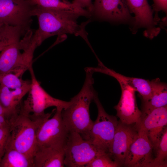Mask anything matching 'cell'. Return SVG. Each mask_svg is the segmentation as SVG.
I'll use <instances>...</instances> for the list:
<instances>
[{
	"label": "cell",
	"mask_w": 167,
	"mask_h": 167,
	"mask_svg": "<svg viewBox=\"0 0 167 167\" xmlns=\"http://www.w3.org/2000/svg\"><path fill=\"white\" fill-rule=\"evenodd\" d=\"M32 13L37 17L39 22L38 28L34 34L38 46L50 36L66 34L80 36L88 41L85 27L90 21L79 24L77 19L81 16L76 13L36 5L33 6Z\"/></svg>",
	"instance_id": "6da1fadb"
},
{
	"label": "cell",
	"mask_w": 167,
	"mask_h": 167,
	"mask_svg": "<svg viewBox=\"0 0 167 167\" xmlns=\"http://www.w3.org/2000/svg\"><path fill=\"white\" fill-rule=\"evenodd\" d=\"M85 70L86 78L82 88L71 99L69 105L62 110L61 115L69 131L77 132L86 139L93 124L89 108L96 91L93 87V73L88 67Z\"/></svg>",
	"instance_id": "7a4b0ae2"
},
{
	"label": "cell",
	"mask_w": 167,
	"mask_h": 167,
	"mask_svg": "<svg viewBox=\"0 0 167 167\" xmlns=\"http://www.w3.org/2000/svg\"><path fill=\"white\" fill-rule=\"evenodd\" d=\"M28 70L31 78V87L27 99L20 105V112L28 115L34 121L43 120L49 118L52 113H45V111L47 108L54 106L63 109L69 105L70 101L55 98L42 88L36 77L32 65Z\"/></svg>",
	"instance_id": "3957f363"
},
{
	"label": "cell",
	"mask_w": 167,
	"mask_h": 167,
	"mask_svg": "<svg viewBox=\"0 0 167 167\" xmlns=\"http://www.w3.org/2000/svg\"><path fill=\"white\" fill-rule=\"evenodd\" d=\"M46 120L34 121L19 110L11 126L10 135L7 147L17 150L33 161L37 148V129Z\"/></svg>",
	"instance_id": "277c9868"
},
{
	"label": "cell",
	"mask_w": 167,
	"mask_h": 167,
	"mask_svg": "<svg viewBox=\"0 0 167 167\" xmlns=\"http://www.w3.org/2000/svg\"><path fill=\"white\" fill-rule=\"evenodd\" d=\"M93 101L96 105L98 115L96 120L93 122L86 140L98 149L108 152L118 121L115 116L110 115L106 112L96 92Z\"/></svg>",
	"instance_id": "5b68a950"
},
{
	"label": "cell",
	"mask_w": 167,
	"mask_h": 167,
	"mask_svg": "<svg viewBox=\"0 0 167 167\" xmlns=\"http://www.w3.org/2000/svg\"><path fill=\"white\" fill-rule=\"evenodd\" d=\"M63 150L64 164L68 167H85L95 157L105 152L98 149L74 131H69Z\"/></svg>",
	"instance_id": "8992f818"
},
{
	"label": "cell",
	"mask_w": 167,
	"mask_h": 167,
	"mask_svg": "<svg viewBox=\"0 0 167 167\" xmlns=\"http://www.w3.org/2000/svg\"><path fill=\"white\" fill-rule=\"evenodd\" d=\"M130 13L134 14L130 28L133 34L139 28L144 29L146 37L153 39L159 33L161 28L158 26L161 20L153 15V10L147 0H125Z\"/></svg>",
	"instance_id": "52a82bcc"
},
{
	"label": "cell",
	"mask_w": 167,
	"mask_h": 167,
	"mask_svg": "<svg viewBox=\"0 0 167 167\" xmlns=\"http://www.w3.org/2000/svg\"><path fill=\"white\" fill-rule=\"evenodd\" d=\"M62 109L56 108L53 116L38 127L36 134L37 147L63 148L69 131L62 117Z\"/></svg>",
	"instance_id": "ba28073f"
},
{
	"label": "cell",
	"mask_w": 167,
	"mask_h": 167,
	"mask_svg": "<svg viewBox=\"0 0 167 167\" xmlns=\"http://www.w3.org/2000/svg\"><path fill=\"white\" fill-rule=\"evenodd\" d=\"M33 6L26 0H0V23L30 29Z\"/></svg>",
	"instance_id": "9c48e42d"
},
{
	"label": "cell",
	"mask_w": 167,
	"mask_h": 167,
	"mask_svg": "<svg viewBox=\"0 0 167 167\" xmlns=\"http://www.w3.org/2000/svg\"><path fill=\"white\" fill-rule=\"evenodd\" d=\"M98 19L116 23H130L131 15L125 0H94L92 15Z\"/></svg>",
	"instance_id": "30bf717a"
},
{
	"label": "cell",
	"mask_w": 167,
	"mask_h": 167,
	"mask_svg": "<svg viewBox=\"0 0 167 167\" xmlns=\"http://www.w3.org/2000/svg\"><path fill=\"white\" fill-rule=\"evenodd\" d=\"M138 135L135 124L129 125L118 121L107 153L119 166H123L129 147Z\"/></svg>",
	"instance_id": "8fae6325"
},
{
	"label": "cell",
	"mask_w": 167,
	"mask_h": 167,
	"mask_svg": "<svg viewBox=\"0 0 167 167\" xmlns=\"http://www.w3.org/2000/svg\"><path fill=\"white\" fill-rule=\"evenodd\" d=\"M137 128L138 135L129 147L123 166L151 167L154 159L152 145L146 133Z\"/></svg>",
	"instance_id": "7c38bea8"
},
{
	"label": "cell",
	"mask_w": 167,
	"mask_h": 167,
	"mask_svg": "<svg viewBox=\"0 0 167 167\" xmlns=\"http://www.w3.org/2000/svg\"><path fill=\"white\" fill-rule=\"evenodd\" d=\"M167 124V106L142 113L136 127L145 131L155 150Z\"/></svg>",
	"instance_id": "4fadbf2b"
},
{
	"label": "cell",
	"mask_w": 167,
	"mask_h": 167,
	"mask_svg": "<svg viewBox=\"0 0 167 167\" xmlns=\"http://www.w3.org/2000/svg\"><path fill=\"white\" fill-rule=\"evenodd\" d=\"M20 39L7 46L0 52V73H14L22 77L30 67L24 53H21Z\"/></svg>",
	"instance_id": "5bb4252c"
},
{
	"label": "cell",
	"mask_w": 167,
	"mask_h": 167,
	"mask_svg": "<svg viewBox=\"0 0 167 167\" xmlns=\"http://www.w3.org/2000/svg\"><path fill=\"white\" fill-rule=\"evenodd\" d=\"M118 82L121 87V94L118 103L114 107L117 111V116L123 123L136 124L139 122L142 114L137 105L136 91L123 82Z\"/></svg>",
	"instance_id": "9a60e30c"
},
{
	"label": "cell",
	"mask_w": 167,
	"mask_h": 167,
	"mask_svg": "<svg viewBox=\"0 0 167 167\" xmlns=\"http://www.w3.org/2000/svg\"><path fill=\"white\" fill-rule=\"evenodd\" d=\"M98 60L97 66L89 67V69L93 72H100L109 75L115 78L118 82H122L131 86L139 93L142 101H145L150 99L152 90L151 81L122 75L107 68L99 59H98Z\"/></svg>",
	"instance_id": "2e32d148"
},
{
	"label": "cell",
	"mask_w": 167,
	"mask_h": 167,
	"mask_svg": "<svg viewBox=\"0 0 167 167\" xmlns=\"http://www.w3.org/2000/svg\"><path fill=\"white\" fill-rule=\"evenodd\" d=\"M63 148L37 147L33 158V167H65Z\"/></svg>",
	"instance_id": "e0dca14e"
},
{
	"label": "cell",
	"mask_w": 167,
	"mask_h": 167,
	"mask_svg": "<svg viewBox=\"0 0 167 167\" xmlns=\"http://www.w3.org/2000/svg\"><path fill=\"white\" fill-rule=\"evenodd\" d=\"M31 83L19 88L12 89L0 84V102L13 116L18 115L21 101L30 90Z\"/></svg>",
	"instance_id": "ac0fdd59"
},
{
	"label": "cell",
	"mask_w": 167,
	"mask_h": 167,
	"mask_svg": "<svg viewBox=\"0 0 167 167\" xmlns=\"http://www.w3.org/2000/svg\"><path fill=\"white\" fill-rule=\"evenodd\" d=\"M152 90L151 97L148 101H142V113L167 106V85L157 78L151 80Z\"/></svg>",
	"instance_id": "d6986e66"
},
{
	"label": "cell",
	"mask_w": 167,
	"mask_h": 167,
	"mask_svg": "<svg viewBox=\"0 0 167 167\" xmlns=\"http://www.w3.org/2000/svg\"><path fill=\"white\" fill-rule=\"evenodd\" d=\"M32 6L64 10L76 13L81 16L90 17L91 13L75 3L67 0H26Z\"/></svg>",
	"instance_id": "ffe728a7"
},
{
	"label": "cell",
	"mask_w": 167,
	"mask_h": 167,
	"mask_svg": "<svg viewBox=\"0 0 167 167\" xmlns=\"http://www.w3.org/2000/svg\"><path fill=\"white\" fill-rule=\"evenodd\" d=\"M0 167H33V161L17 150L7 147Z\"/></svg>",
	"instance_id": "44dd1931"
},
{
	"label": "cell",
	"mask_w": 167,
	"mask_h": 167,
	"mask_svg": "<svg viewBox=\"0 0 167 167\" xmlns=\"http://www.w3.org/2000/svg\"><path fill=\"white\" fill-rule=\"evenodd\" d=\"M156 156L154 158L151 167H167V128L164 129L155 150Z\"/></svg>",
	"instance_id": "7402d4cb"
},
{
	"label": "cell",
	"mask_w": 167,
	"mask_h": 167,
	"mask_svg": "<svg viewBox=\"0 0 167 167\" xmlns=\"http://www.w3.org/2000/svg\"><path fill=\"white\" fill-rule=\"evenodd\" d=\"M30 82L23 80L22 77L13 73H0V84L10 89L19 88Z\"/></svg>",
	"instance_id": "603a6c76"
},
{
	"label": "cell",
	"mask_w": 167,
	"mask_h": 167,
	"mask_svg": "<svg viewBox=\"0 0 167 167\" xmlns=\"http://www.w3.org/2000/svg\"><path fill=\"white\" fill-rule=\"evenodd\" d=\"M85 167H117L119 165L105 152L99 155L86 165Z\"/></svg>",
	"instance_id": "cb8c5ba5"
},
{
	"label": "cell",
	"mask_w": 167,
	"mask_h": 167,
	"mask_svg": "<svg viewBox=\"0 0 167 167\" xmlns=\"http://www.w3.org/2000/svg\"><path fill=\"white\" fill-rule=\"evenodd\" d=\"M10 135V128H0V164L5 152Z\"/></svg>",
	"instance_id": "d4e9b609"
},
{
	"label": "cell",
	"mask_w": 167,
	"mask_h": 167,
	"mask_svg": "<svg viewBox=\"0 0 167 167\" xmlns=\"http://www.w3.org/2000/svg\"><path fill=\"white\" fill-rule=\"evenodd\" d=\"M153 1V9L155 12V15L158 17L156 14L160 11H162L167 14V0H152Z\"/></svg>",
	"instance_id": "484cf974"
},
{
	"label": "cell",
	"mask_w": 167,
	"mask_h": 167,
	"mask_svg": "<svg viewBox=\"0 0 167 167\" xmlns=\"http://www.w3.org/2000/svg\"><path fill=\"white\" fill-rule=\"evenodd\" d=\"M16 39L15 36L11 34H7L0 41V52L7 46L14 42Z\"/></svg>",
	"instance_id": "4316f807"
},
{
	"label": "cell",
	"mask_w": 167,
	"mask_h": 167,
	"mask_svg": "<svg viewBox=\"0 0 167 167\" xmlns=\"http://www.w3.org/2000/svg\"><path fill=\"white\" fill-rule=\"evenodd\" d=\"M90 12L92 14V0H73L72 2Z\"/></svg>",
	"instance_id": "83f0119b"
},
{
	"label": "cell",
	"mask_w": 167,
	"mask_h": 167,
	"mask_svg": "<svg viewBox=\"0 0 167 167\" xmlns=\"http://www.w3.org/2000/svg\"><path fill=\"white\" fill-rule=\"evenodd\" d=\"M12 121L13 120L4 116L0 115V128L6 127L11 128Z\"/></svg>",
	"instance_id": "f1b7e54d"
},
{
	"label": "cell",
	"mask_w": 167,
	"mask_h": 167,
	"mask_svg": "<svg viewBox=\"0 0 167 167\" xmlns=\"http://www.w3.org/2000/svg\"><path fill=\"white\" fill-rule=\"evenodd\" d=\"M0 115H3L8 118L13 120L16 116L12 115L8 110L5 108L0 102Z\"/></svg>",
	"instance_id": "f546056e"
},
{
	"label": "cell",
	"mask_w": 167,
	"mask_h": 167,
	"mask_svg": "<svg viewBox=\"0 0 167 167\" xmlns=\"http://www.w3.org/2000/svg\"><path fill=\"white\" fill-rule=\"evenodd\" d=\"M5 25L0 23V41L4 38L7 33Z\"/></svg>",
	"instance_id": "4dcf8cb0"
},
{
	"label": "cell",
	"mask_w": 167,
	"mask_h": 167,
	"mask_svg": "<svg viewBox=\"0 0 167 167\" xmlns=\"http://www.w3.org/2000/svg\"></svg>",
	"instance_id": "1f68e13d"
}]
</instances>
